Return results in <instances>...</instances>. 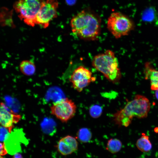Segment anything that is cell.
Masks as SVG:
<instances>
[{
	"mask_svg": "<svg viewBox=\"0 0 158 158\" xmlns=\"http://www.w3.org/2000/svg\"><path fill=\"white\" fill-rule=\"evenodd\" d=\"M101 19L90 9H83L71 19L70 25L73 33L85 40H94L101 31Z\"/></svg>",
	"mask_w": 158,
	"mask_h": 158,
	"instance_id": "cell-1",
	"label": "cell"
},
{
	"mask_svg": "<svg viewBox=\"0 0 158 158\" xmlns=\"http://www.w3.org/2000/svg\"><path fill=\"white\" fill-rule=\"evenodd\" d=\"M150 107V101L147 98L142 95H137L123 109L114 114V121L119 126L127 127L134 117L140 118L146 117Z\"/></svg>",
	"mask_w": 158,
	"mask_h": 158,
	"instance_id": "cell-2",
	"label": "cell"
},
{
	"mask_svg": "<svg viewBox=\"0 0 158 158\" xmlns=\"http://www.w3.org/2000/svg\"><path fill=\"white\" fill-rule=\"evenodd\" d=\"M93 66L102 73L110 81L114 83L120 80L121 74L117 58L112 51L108 50L93 58Z\"/></svg>",
	"mask_w": 158,
	"mask_h": 158,
	"instance_id": "cell-3",
	"label": "cell"
},
{
	"mask_svg": "<svg viewBox=\"0 0 158 158\" xmlns=\"http://www.w3.org/2000/svg\"><path fill=\"white\" fill-rule=\"evenodd\" d=\"M44 0H19L13 5L19 18L28 25L33 27L36 25V18Z\"/></svg>",
	"mask_w": 158,
	"mask_h": 158,
	"instance_id": "cell-4",
	"label": "cell"
},
{
	"mask_svg": "<svg viewBox=\"0 0 158 158\" xmlns=\"http://www.w3.org/2000/svg\"><path fill=\"white\" fill-rule=\"evenodd\" d=\"M132 20L127 16L119 12L112 13L108 18L107 28L117 39L128 35L134 28Z\"/></svg>",
	"mask_w": 158,
	"mask_h": 158,
	"instance_id": "cell-5",
	"label": "cell"
},
{
	"mask_svg": "<svg viewBox=\"0 0 158 158\" xmlns=\"http://www.w3.org/2000/svg\"><path fill=\"white\" fill-rule=\"evenodd\" d=\"M76 106L71 99L65 98L54 103L50 107L51 114L63 123H66L74 116Z\"/></svg>",
	"mask_w": 158,
	"mask_h": 158,
	"instance_id": "cell-6",
	"label": "cell"
},
{
	"mask_svg": "<svg viewBox=\"0 0 158 158\" xmlns=\"http://www.w3.org/2000/svg\"><path fill=\"white\" fill-rule=\"evenodd\" d=\"M57 0H46L39 11L36 18V24L46 28L50 22L57 16Z\"/></svg>",
	"mask_w": 158,
	"mask_h": 158,
	"instance_id": "cell-7",
	"label": "cell"
},
{
	"mask_svg": "<svg viewBox=\"0 0 158 158\" xmlns=\"http://www.w3.org/2000/svg\"><path fill=\"white\" fill-rule=\"evenodd\" d=\"M70 81L73 88L79 92L95 81L91 72L87 69L80 66L76 68L70 78Z\"/></svg>",
	"mask_w": 158,
	"mask_h": 158,
	"instance_id": "cell-8",
	"label": "cell"
},
{
	"mask_svg": "<svg viewBox=\"0 0 158 158\" xmlns=\"http://www.w3.org/2000/svg\"><path fill=\"white\" fill-rule=\"evenodd\" d=\"M20 115L13 112L3 103L0 106V125L12 130L14 124L17 123L21 118Z\"/></svg>",
	"mask_w": 158,
	"mask_h": 158,
	"instance_id": "cell-9",
	"label": "cell"
},
{
	"mask_svg": "<svg viewBox=\"0 0 158 158\" xmlns=\"http://www.w3.org/2000/svg\"><path fill=\"white\" fill-rule=\"evenodd\" d=\"M78 147V142L75 138L69 135L61 139L57 145L58 151L64 155L72 154L77 150Z\"/></svg>",
	"mask_w": 158,
	"mask_h": 158,
	"instance_id": "cell-10",
	"label": "cell"
},
{
	"mask_svg": "<svg viewBox=\"0 0 158 158\" xmlns=\"http://www.w3.org/2000/svg\"><path fill=\"white\" fill-rule=\"evenodd\" d=\"M144 73L145 79L150 80L151 89L158 90V71L153 67L150 63L147 62L145 64Z\"/></svg>",
	"mask_w": 158,
	"mask_h": 158,
	"instance_id": "cell-11",
	"label": "cell"
},
{
	"mask_svg": "<svg viewBox=\"0 0 158 158\" xmlns=\"http://www.w3.org/2000/svg\"><path fill=\"white\" fill-rule=\"evenodd\" d=\"M138 149L143 152H148L152 149V144L149 137L144 133L142 134L141 137L138 140L136 143Z\"/></svg>",
	"mask_w": 158,
	"mask_h": 158,
	"instance_id": "cell-12",
	"label": "cell"
},
{
	"mask_svg": "<svg viewBox=\"0 0 158 158\" xmlns=\"http://www.w3.org/2000/svg\"><path fill=\"white\" fill-rule=\"evenodd\" d=\"M20 71L24 75L31 76L35 73L36 66L32 61L28 60H25L20 63Z\"/></svg>",
	"mask_w": 158,
	"mask_h": 158,
	"instance_id": "cell-13",
	"label": "cell"
},
{
	"mask_svg": "<svg viewBox=\"0 0 158 158\" xmlns=\"http://www.w3.org/2000/svg\"><path fill=\"white\" fill-rule=\"evenodd\" d=\"M157 17L156 10L152 7L146 8L142 12L141 15L142 20L144 22L149 23L155 21Z\"/></svg>",
	"mask_w": 158,
	"mask_h": 158,
	"instance_id": "cell-14",
	"label": "cell"
},
{
	"mask_svg": "<svg viewBox=\"0 0 158 158\" xmlns=\"http://www.w3.org/2000/svg\"><path fill=\"white\" fill-rule=\"evenodd\" d=\"M122 147V143L120 140L116 138H111L107 142L106 149L109 152L114 154L119 152Z\"/></svg>",
	"mask_w": 158,
	"mask_h": 158,
	"instance_id": "cell-15",
	"label": "cell"
},
{
	"mask_svg": "<svg viewBox=\"0 0 158 158\" xmlns=\"http://www.w3.org/2000/svg\"><path fill=\"white\" fill-rule=\"evenodd\" d=\"M92 138L91 131L87 128H83L80 129L77 133V138L81 142L86 143L88 142Z\"/></svg>",
	"mask_w": 158,
	"mask_h": 158,
	"instance_id": "cell-16",
	"label": "cell"
},
{
	"mask_svg": "<svg viewBox=\"0 0 158 158\" xmlns=\"http://www.w3.org/2000/svg\"><path fill=\"white\" fill-rule=\"evenodd\" d=\"M102 107L98 105L92 106L89 109V113L90 116L94 118L99 117L102 113Z\"/></svg>",
	"mask_w": 158,
	"mask_h": 158,
	"instance_id": "cell-17",
	"label": "cell"
},
{
	"mask_svg": "<svg viewBox=\"0 0 158 158\" xmlns=\"http://www.w3.org/2000/svg\"><path fill=\"white\" fill-rule=\"evenodd\" d=\"M12 130L0 125V142H4L11 132Z\"/></svg>",
	"mask_w": 158,
	"mask_h": 158,
	"instance_id": "cell-18",
	"label": "cell"
},
{
	"mask_svg": "<svg viewBox=\"0 0 158 158\" xmlns=\"http://www.w3.org/2000/svg\"><path fill=\"white\" fill-rule=\"evenodd\" d=\"M7 153L4 143L0 142V157L5 155Z\"/></svg>",
	"mask_w": 158,
	"mask_h": 158,
	"instance_id": "cell-19",
	"label": "cell"
},
{
	"mask_svg": "<svg viewBox=\"0 0 158 158\" xmlns=\"http://www.w3.org/2000/svg\"><path fill=\"white\" fill-rule=\"evenodd\" d=\"M67 3L69 5L74 4L76 0H66Z\"/></svg>",
	"mask_w": 158,
	"mask_h": 158,
	"instance_id": "cell-20",
	"label": "cell"
},
{
	"mask_svg": "<svg viewBox=\"0 0 158 158\" xmlns=\"http://www.w3.org/2000/svg\"><path fill=\"white\" fill-rule=\"evenodd\" d=\"M13 158H23V157L21 154L17 153L14 155Z\"/></svg>",
	"mask_w": 158,
	"mask_h": 158,
	"instance_id": "cell-21",
	"label": "cell"
},
{
	"mask_svg": "<svg viewBox=\"0 0 158 158\" xmlns=\"http://www.w3.org/2000/svg\"><path fill=\"white\" fill-rule=\"evenodd\" d=\"M155 95L156 98L158 100V90H156Z\"/></svg>",
	"mask_w": 158,
	"mask_h": 158,
	"instance_id": "cell-22",
	"label": "cell"
},
{
	"mask_svg": "<svg viewBox=\"0 0 158 158\" xmlns=\"http://www.w3.org/2000/svg\"><path fill=\"white\" fill-rule=\"evenodd\" d=\"M0 158H4L2 156L0 157Z\"/></svg>",
	"mask_w": 158,
	"mask_h": 158,
	"instance_id": "cell-23",
	"label": "cell"
},
{
	"mask_svg": "<svg viewBox=\"0 0 158 158\" xmlns=\"http://www.w3.org/2000/svg\"><path fill=\"white\" fill-rule=\"evenodd\" d=\"M0 105H1V103H0Z\"/></svg>",
	"mask_w": 158,
	"mask_h": 158,
	"instance_id": "cell-24",
	"label": "cell"
}]
</instances>
